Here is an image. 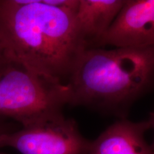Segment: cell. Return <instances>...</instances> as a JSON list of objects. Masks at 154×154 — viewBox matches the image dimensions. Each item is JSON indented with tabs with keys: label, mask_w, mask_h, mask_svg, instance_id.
<instances>
[{
	"label": "cell",
	"mask_w": 154,
	"mask_h": 154,
	"mask_svg": "<svg viewBox=\"0 0 154 154\" xmlns=\"http://www.w3.org/2000/svg\"><path fill=\"white\" fill-rule=\"evenodd\" d=\"M79 0H0L3 53L56 84H66L86 49L74 12Z\"/></svg>",
	"instance_id": "cell-1"
},
{
	"label": "cell",
	"mask_w": 154,
	"mask_h": 154,
	"mask_svg": "<svg viewBox=\"0 0 154 154\" xmlns=\"http://www.w3.org/2000/svg\"><path fill=\"white\" fill-rule=\"evenodd\" d=\"M69 104L125 119L154 90V46L86 49L67 81Z\"/></svg>",
	"instance_id": "cell-2"
},
{
	"label": "cell",
	"mask_w": 154,
	"mask_h": 154,
	"mask_svg": "<svg viewBox=\"0 0 154 154\" xmlns=\"http://www.w3.org/2000/svg\"><path fill=\"white\" fill-rule=\"evenodd\" d=\"M69 104L66 84L46 79L4 53L0 57V118L25 127L63 115Z\"/></svg>",
	"instance_id": "cell-3"
},
{
	"label": "cell",
	"mask_w": 154,
	"mask_h": 154,
	"mask_svg": "<svg viewBox=\"0 0 154 154\" xmlns=\"http://www.w3.org/2000/svg\"><path fill=\"white\" fill-rule=\"evenodd\" d=\"M90 142L76 121L63 115L0 135V149L10 147L21 154H86Z\"/></svg>",
	"instance_id": "cell-4"
},
{
	"label": "cell",
	"mask_w": 154,
	"mask_h": 154,
	"mask_svg": "<svg viewBox=\"0 0 154 154\" xmlns=\"http://www.w3.org/2000/svg\"><path fill=\"white\" fill-rule=\"evenodd\" d=\"M154 46V0H126L94 48Z\"/></svg>",
	"instance_id": "cell-5"
},
{
	"label": "cell",
	"mask_w": 154,
	"mask_h": 154,
	"mask_svg": "<svg viewBox=\"0 0 154 154\" xmlns=\"http://www.w3.org/2000/svg\"><path fill=\"white\" fill-rule=\"evenodd\" d=\"M149 121L133 122L121 119L91 140L86 154H154L145 138Z\"/></svg>",
	"instance_id": "cell-6"
},
{
	"label": "cell",
	"mask_w": 154,
	"mask_h": 154,
	"mask_svg": "<svg viewBox=\"0 0 154 154\" xmlns=\"http://www.w3.org/2000/svg\"><path fill=\"white\" fill-rule=\"evenodd\" d=\"M126 0H79L75 20L86 49L94 48L109 30Z\"/></svg>",
	"instance_id": "cell-7"
},
{
	"label": "cell",
	"mask_w": 154,
	"mask_h": 154,
	"mask_svg": "<svg viewBox=\"0 0 154 154\" xmlns=\"http://www.w3.org/2000/svg\"><path fill=\"white\" fill-rule=\"evenodd\" d=\"M15 130H17V128L16 127L13 126V124H8L5 122L2 118H0V135Z\"/></svg>",
	"instance_id": "cell-8"
},
{
	"label": "cell",
	"mask_w": 154,
	"mask_h": 154,
	"mask_svg": "<svg viewBox=\"0 0 154 154\" xmlns=\"http://www.w3.org/2000/svg\"><path fill=\"white\" fill-rule=\"evenodd\" d=\"M148 121H149V123L150 124V128H152V129L154 131V111L152 113H151V114H150L149 119H148ZM151 146L152 149H153V151H154V139H153V143H152Z\"/></svg>",
	"instance_id": "cell-9"
},
{
	"label": "cell",
	"mask_w": 154,
	"mask_h": 154,
	"mask_svg": "<svg viewBox=\"0 0 154 154\" xmlns=\"http://www.w3.org/2000/svg\"><path fill=\"white\" fill-rule=\"evenodd\" d=\"M3 54V49H2V44H1V41H0V57Z\"/></svg>",
	"instance_id": "cell-10"
},
{
	"label": "cell",
	"mask_w": 154,
	"mask_h": 154,
	"mask_svg": "<svg viewBox=\"0 0 154 154\" xmlns=\"http://www.w3.org/2000/svg\"><path fill=\"white\" fill-rule=\"evenodd\" d=\"M0 154H5V153H1V152H0Z\"/></svg>",
	"instance_id": "cell-11"
}]
</instances>
